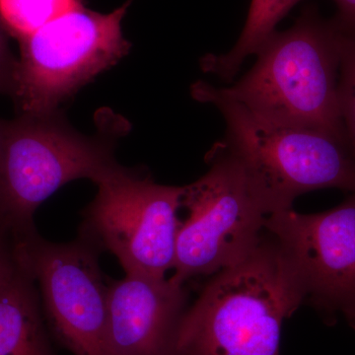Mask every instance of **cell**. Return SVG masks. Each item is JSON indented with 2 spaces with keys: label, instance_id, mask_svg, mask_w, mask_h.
<instances>
[{
  "label": "cell",
  "instance_id": "18",
  "mask_svg": "<svg viewBox=\"0 0 355 355\" xmlns=\"http://www.w3.org/2000/svg\"><path fill=\"white\" fill-rule=\"evenodd\" d=\"M345 319L347 320V322H349L350 326H352V328H354L355 330V309L352 311V313H349V314L345 317Z\"/></svg>",
  "mask_w": 355,
  "mask_h": 355
},
{
  "label": "cell",
  "instance_id": "14",
  "mask_svg": "<svg viewBox=\"0 0 355 355\" xmlns=\"http://www.w3.org/2000/svg\"><path fill=\"white\" fill-rule=\"evenodd\" d=\"M340 29L342 48L338 72V102L347 141L355 155V32Z\"/></svg>",
  "mask_w": 355,
  "mask_h": 355
},
{
  "label": "cell",
  "instance_id": "11",
  "mask_svg": "<svg viewBox=\"0 0 355 355\" xmlns=\"http://www.w3.org/2000/svg\"><path fill=\"white\" fill-rule=\"evenodd\" d=\"M17 258L0 282V355H55L38 286Z\"/></svg>",
  "mask_w": 355,
  "mask_h": 355
},
{
  "label": "cell",
  "instance_id": "5",
  "mask_svg": "<svg viewBox=\"0 0 355 355\" xmlns=\"http://www.w3.org/2000/svg\"><path fill=\"white\" fill-rule=\"evenodd\" d=\"M95 184L78 238L113 254L125 275L164 279L176 260L184 187L157 184L148 173L121 164Z\"/></svg>",
  "mask_w": 355,
  "mask_h": 355
},
{
  "label": "cell",
  "instance_id": "16",
  "mask_svg": "<svg viewBox=\"0 0 355 355\" xmlns=\"http://www.w3.org/2000/svg\"><path fill=\"white\" fill-rule=\"evenodd\" d=\"M18 233L0 218V282L17 263Z\"/></svg>",
  "mask_w": 355,
  "mask_h": 355
},
{
  "label": "cell",
  "instance_id": "15",
  "mask_svg": "<svg viewBox=\"0 0 355 355\" xmlns=\"http://www.w3.org/2000/svg\"><path fill=\"white\" fill-rule=\"evenodd\" d=\"M17 64L18 58L14 57L9 49L6 34H4L3 23L0 19V94L13 97Z\"/></svg>",
  "mask_w": 355,
  "mask_h": 355
},
{
  "label": "cell",
  "instance_id": "1",
  "mask_svg": "<svg viewBox=\"0 0 355 355\" xmlns=\"http://www.w3.org/2000/svg\"><path fill=\"white\" fill-rule=\"evenodd\" d=\"M303 303L297 272L265 230L249 253L211 275L187 309L174 355H279L282 324Z\"/></svg>",
  "mask_w": 355,
  "mask_h": 355
},
{
  "label": "cell",
  "instance_id": "10",
  "mask_svg": "<svg viewBox=\"0 0 355 355\" xmlns=\"http://www.w3.org/2000/svg\"><path fill=\"white\" fill-rule=\"evenodd\" d=\"M189 292L171 279L125 275L111 280L110 355H174Z\"/></svg>",
  "mask_w": 355,
  "mask_h": 355
},
{
  "label": "cell",
  "instance_id": "7",
  "mask_svg": "<svg viewBox=\"0 0 355 355\" xmlns=\"http://www.w3.org/2000/svg\"><path fill=\"white\" fill-rule=\"evenodd\" d=\"M132 0L111 13L83 8L19 40L13 100L20 114H44L125 57L132 44L121 20Z\"/></svg>",
  "mask_w": 355,
  "mask_h": 355
},
{
  "label": "cell",
  "instance_id": "8",
  "mask_svg": "<svg viewBox=\"0 0 355 355\" xmlns=\"http://www.w3.org/2000/svg\"><path fill=\"white\" fill-rule=\"evenodd\" d=\"M18 254L34 277L51 338L73 355H110V282L100 253L77 237L44 239L37 229L18 236Z\"/></svg>",
  "mask_w": 355,
  "mask_h": 355
},
{
  "label": "cell",
  "instance_id": "3",
  "mask_svg": "<svg viewBox=\"0 0 355 355\" xmlns=\"http://www.w3.org/2000/svg\"><path fill=\"white\" fill-rule=\"evenodd\" d=\"M198 102L214 105L226 123L221 142L242 166L268 216L292 209L299 196L336 188L355 193V155L327 133L266 120L205 81L191 86Z\"/></svg>",
  "mask_w": 355,
  "mask_h": 355
},
{
  "label": "cell",
  "instance_id": "4",
  "mask_svg": "<svg viewBox=\"0 0 355 355\" xmlns=\"http://www.w3.org/2000/svg\"><path fill=\"white\" fill-rule=\"evenodd\" d=\"M118 127L83 135L58 110L0 121V218L17 233L35 230L37 209L65 184L96 182L114 166Z\"/></svg>",
  "mask_w": 355,
  "mask_h": 355
},
{
  "label": "cell",
  "instance_id": "12",
  "mask_svg": "<svg viewBox=\"0 0 355 355\" xmlns=\"http://www.w3.org/2000/svg\"><path fill=\"white\" fill-rule=\"evenodd\" d=\"M302 0H252L246 23L232 50L207 55L200 60L203 71L224 81H232L248 57L257 55L275 31L277 24Z\"/></svg>",
  "mask_w": 355,
  "mask_h": 355
},
{
  "label": "cell",
  "instance_id": "17",
  "mask_svg": "<svg viewBox=\"0 0 355 355\" xmlns=\"http://www.w3.org/2000/svg\"><path fill=\"white\" fill-rule=\"evenodd\" d=\"M338 15L334 21L345 31L355 32V0H334Z\"/></svg>",
  "mask_w": 355,
  "mask_h": 355
},
{
  "label": "cell",
  "instance_id": "2",
  "mask_svg": "<svg viewBox=\"0 0 355 355\" xmlns=\"http://www.w3.org/2000/svg\"><path fill=\"white\" fill-rule=\"evenodd\" d=\"M340 48L335 21L306 9L288 30L273 33L254 67L222 91L266 120L349 144L338 102Z\"/></svg>",
  "mask_w": 355,
  "mask_h": 355
},
{
  "label": "cell",
  "instance_id": "6",
  "mask_svg": "<svg viewBox=\"0 0 355 355\" xmlns=\"http://www.w3.org/2000/svg\"><path fill=\"white\" fill-rule=\"evenodd\" d=\"M209 171L184 186L188 210L177 237L174 282L211 277L249 253L265 233L268 214L254 195L242 166L223 144L207 155Z\"/></svg>",
  "mask_w": 355,
  "mask_h": 355
},
{
  "label": "cell",
  "instance_id": "13",
  "mask_svg": "<svg viewBox=\"0 0 355 355\" xmlns=\"http://www.w3.org/2000/svg\"><path fill=\"white\" fill-rule=\"evenodd\" d=\"M83 7L80 0H0V19L20 39Z\"/></svg>",
  "mask_w": 355,
  "mask_h": 355
},
{
  "label": "cell",
  "instance_id": "9",
  "mask_svg": "<svg viewBox=\"0 0 355 355\" xmlns=\"http://www.w3.org/2000/svg\"><path fill=\"white\" fill-rule=\"evenodd\" d=\"M265 228L297 272L305 303L331 319L355 309V193L320 214L275 212Z\"/></svg>",
  "mask_w": 355,
  "mask_h": 355
}]
</instances>
